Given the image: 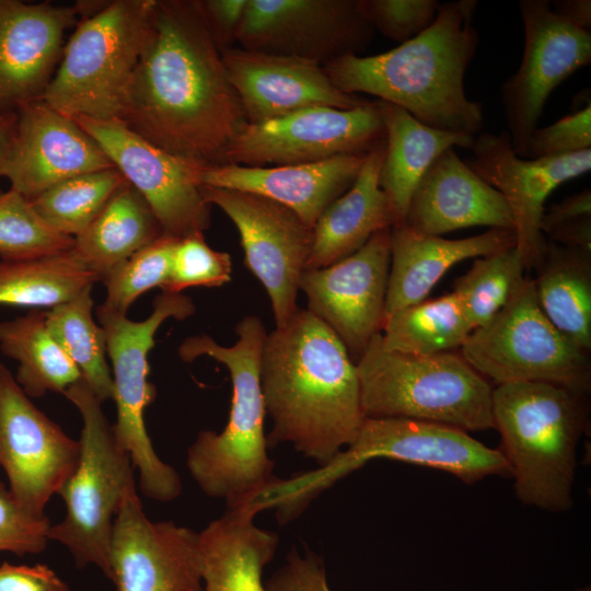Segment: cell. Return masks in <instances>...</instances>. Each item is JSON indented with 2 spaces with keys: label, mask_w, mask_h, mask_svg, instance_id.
Instances as JSON below:
<instances>
[{
  "label": "cell",
  "mask_w": 591,
  "mask_h": 591,
  "mask_svg": "<svg viewBox=\"0 0 591 591\" xmlns=\"http://www.w3.org/2000/svg\"><path fill=\"white\" fill-rule=\"evenodd\" d=\"M116 169L77 175L30 198L38 215L56 231L76 237L126 183Z\"/></svg>",
  "instance_id": "d590c367"
},
{
  "label": "cell",
  "mask_w": 591,
  "mask_h": 591,
  "mask_svg": "<svg viewBox=\"0 0 591 591\" xmlns=\"http://www.w3.org/2000/svg\"><path fill=\"white\" fill-rule=\"evenodd\" d=\"M232 263L227 252L211 248L201 232L178 239L171 273L162 292L182 293L192 287H221L231 280Z\"/></svg>",
  "instance_id": "ab89813d"
},
{
  "label": "cell",
  "mask_w": 591,
  "mask_h": 591,
  "mask_svg": "<svg viewBox=\"0 0 591 591\" xmlns=\"http://www.w3.org/2000/svg\"><path fill=\"white\" fill-rule=\"evenodd\" d=\"M16 127V113H7L0 115V176L4 161L9 153Z\"/></svg>",
  "instance_id": "f907efd6"
},
{
  "label": "cell",
  "mask_w": 591,
  "mask_h": 591,
  "mask_svg": "<svg viewBox=\"0 0 591 591\" xmlns=\"http://www.w3.org/2000/svg\"><path fill=\"white\" fill-rule=\"evenodd\" d=\"M473 329L457 296L451 292L390 315L381 341L391 351L430 356L461 348Z\"/></svg>",
  "instance_id": "d6a6232c"
},
{
  "label": "cell",
  "mask_w": 591,
  "mask_h": 591,
  "mask_svg": "<svg viewBox=\"0 0 591 591\" xmlns=\"http://www.w3.org/2000/svg\"><path fill=\"white\" fill-rule=\"evenodd\" d=\"M589 216H591V190L586 188L545 208L541 219V231L545 235L561 223Z\"/></svg>",
  "instance_id": "7dc6e473"
},
{
  "label": "cell",
  "mask_w": 591,
  "mask_h": 591,
  "mask_svg": "<svg viewBox=\"0 0 591 591\" xmlns=\"http://www.w3.org/2000/svg\"><path fill=\"white\" fill-rule=\"evenodd\" d=\"M144 198L164 234L182 239L210 225L199 175L206 169L155 147L119 120L73 117Z\"/></svg>",
  "instance_id": "9a60e30c"
},
{
  "label": "cell",
  "mask_w": 591,
  "mask_h": 591,
  "mask_svg": "<svg viewBox=\"0 0 591 591\" xmlns=\"http://www.w3.org/2000/svg\"><path fill=\"white\" fill-rule=\"evenodd\" d=\"M513 245L514 231L507 229L449 240L416 232L404 223L393 225L384 321L396 311L424 301L455 264Z\"/></svg>",
  "instance_id": "484cf974"
},
{
  "label": "cell",
  "mask_w": 591,
  "mask_h": 591,
  "mask_svg": "<svg viewBox=\"0 0 591 591\" xmlns=\"http://www.w3.org/2000/svg\"><path fill=\"white\" fill-rule=\"evenodd\" d=\"M391 228L373 234L351 255L304 270L300 291L308 309L327 325L356 363L384 323Z\"/></svg>",
  "instance_id": "ac0fdd59"
},
{
  "label": "cell",
  "mask_w": 591,
  "mask_h": 591,
  "mask_svg": "<svg viewBox=\"0 0 591 591\" xmlns=\"http://www.w3.org/2000/svg\"><path fill=\"white\" fill-rule=\"evenodd\" d=\"M119 121L170 154L225 164L247 119L199 0H157Z\"/></svg>",
  "instance_id": "6da1fadb"
},
{
  "label": "cell",
  "mask_w": 591,
  "mask_h": 591,
  "mask_svg": "<svg viewBox=\"0 0 591 591\" xmlns=\"http://www.w3.org/2000/svg\"><path fill=\"white\" fill-rule=\"evenodd\" d=\"M108 561L117 591H202L198 533L152 522L136 488L114 519Z\"/></svg>",
  "instance_id": "ffe728a7"
},
{
  "label": "cell",
  "mask_w": 591,
  "mask_h": 591,
  "mask_svg": "<svg viewBox=\"0 0 591 591\" xmlns=\"http://www.w3.org/2000/svg\"><path fill=\"white\" fill-rule=\"evenodd\" d=\"M79 459V440L38 409L0 362V466L13 498L28 512L44 515Z\"/></svg>",
  "instance_id": "e0dca14e"
},
{
  "label": "cell",
  "mask_w": 591,
  "mask_h": 591,
  "mask_svg": "<svg viewBox=\"0 0 591 591\" xmlns=\"http://www.w3.org/2000/svg\"><path fill=\"white\" fill-rule=\"evenodd\" d=\"M366 418H408L464 431L494 428L493 386L461 354L384 348L376 334L356 362Z\"/></svg>",
  "instance_id": "ba28073f"
},
{
  "label": "cell",
  "mask_w": 591,
  "mask_h": 591,
  "mask_svg": "<svg viewBox=\"0 0 591 591\" xmlns=\"http://www.w3.org/2000/svg\"><path fill=\"white\" fill-rule=\"evenodd\" d=\"M73 246L74 237L53 229L27 197L11 187L0 190V260L34 259Z\"/></svg>",
  "instance_id": "74e56055"
},
{
  "label": "cell",
  "mask_w": 591,
  "mask_h": 591,
  "mask_svg": "<svg viewBox=\"0 0 591 591\" xmlns=\"http://www.w3.org/2000/svg\"><path fill=\"white\" fill-rule=\"evenodd\" d=\"M199 3L218 46L233 47L247 0H199Z\"/></svg>",
  "instance_id": "f6af8a7d"
},
{
  "label": "cell",
  "mask_w": 591,
  "mask_h": 591,
  "mask_svg": "<svg viewBox=\"0 0 591 591\" xmlns=\"http://www.w3.org/2000/svg\"><path fill=\"white\" fill-rule=\"evenodd\" d=\"M366 155L266 167L227 163L204 169L199 182L269 198L294 211L313 229L327 206L354 184Z\"/></svg>",
  "instance_id": "d4e9b609"
},
{
  "label": "cell",
  "mask_w": 591,
  "mask_h": 591,
  "mask_svg": "<svg viewBox=\"0 0 591 591\" xmlns=\"http://www.w3.org/2000/svg\"><path fill=\"white\" fill-rule=\"evenodd\" d=\"M67 588L48 566L0 564V591H65Z\"/></svg>",
  "instance_id": "bcb514c9"
},
{
  "label": "cell",
  "mask_w": 591,
  "mask_h": 591,
  "mask_svg": "<svg viewBox=\"0 0 591 591\" xmlns=\"http://www.w3.org/2000/svg\"><path fill=\"white\" fill-rule=\"evenodd\" d=\"M374 33L358 0H247L235 44L324 66L364 51Z\"/></svg>",
  "instance_id": "2e32d148"
},
{
  "label": "cell",
  "mask_w": 591,
  "mask_h": 591,
  "mask_svg": "<svg viewBox=\"0 0 591 591\" xmlns=\"http://www.w3.org/2000/svg\"><path fill=\"white\" fill-rule=\"evenodd\" d=\"M96 281L73 248L34 259L0 260V305L51 309Z\"/></svg>",
  "instance_id": "836d02e7"
},
{
  "label": "cell",
  "mask_w": 591,
  "mask_h": 591,
  "mask_svg": "<svg viewBox=\"0 0 591 591\" xmlns=\"http://www.w3.org/2000/svg\"><path fill=\"white\" fill-rule=\"evenodd\" d=\"M259 378L273 420L268 445L291 443L322 466L355 441L366 419L356 363L309 310L267 334Z\"/></svg>",
  "instance_id": "7a4b0ae2"
},
{
  "label": "cell",
  "mask_w": 591,
  "mask_h": 591,
  "mask_svg": "<svg viewBox=\"0 0 591 591\" xmlns=\"http://www.w3.org/2000/svg\"><path fill=\"white\" fill-rule=\"evenodd\" d=\"M82 14L81 1L0 0V115L42 100L59 65L66 32Z\"/></svg>",
  "instance_id": "44dd1931"
},
{
  "label": "cell",
  "mask_w": 591,
  "mask_h": 591,
  "mask_svg": "<svg viewBox=\"0 0 591 591\" xmlns=\"http://www.w3.org/2000/svg\"><path fill=\"white\" fill-rule=\"evenodd\" d=\"M461 355L497 385L547 382L580 394L590 391L589 352L546 317L537 303L533 278L525 277L505 306L468 335Z\"/></svg>",
  "instance_id": "8fae6325"
},
{
  "label": "cell",
  "mask_w": 591,
  "mask_h": 591,
  "mask_svg": "<svg viewBox=\"0 0 591 591\" xmlns=\"http://www.w3.org/2000/svg\"><path fill=\"white\" fill-rule=\"evenodd\" d=\"M157 0L92 1L42 100L69 117L119 120Z\"/></svg>",
  "instance_id": "52a82bcc"
},
{
  "label": "cell",
  "mask_w": 591,
  "mask_h": 591,
  "mask_svg": "<svg viewBox=\"0 0 591 591\" xmlns=\"http://www.w3.org/2000/svg\"><path fill=\"white\" fill-rule=\"evenodd\" d=\"M554 13L571 25L591 32V1L590 0H556L549 2Z\"/></svg>",
  "instance_id": "681fc988"
},
{
  "label": "cell",
  "mask_w": 591,
  "mask_h": 591,
  "mask_svg": "<svg viewBox=\"0 0 591 591\" xmlns=\"http://www.w3.org/2000/svg\"><path fill=\"white\" fill-rule=\"evenodd\" d=\"M475 0L442 3L422 33L389 51L346 55L324 65L333 84L347 94L366 93L394 104L426 126L476 137L483 104L465 94L464 77L479 37L472 21Z\"/></svg>",
  "instance_id": "3957f363"
},
{
  "label": "cell",
  "mask_w": 591,
  "mask_h": 591,
  "mask_svg": "<svg viewBox=\"0 0 591 591\" xmlns=\"http://www.w3.org/2000/svg\"><path fill=\"white\" fill-rule=\"evenodd\" d=\"M438 235L471 227L513 230L502 195L482 179L455 152L443 151L428 167L409 199L403 222Z\"/></svg>",
  "instance_id": "cb8c5ba5"
},
{
  "label": "cell",
  "mask_w": 591,
  "mask_h": 591,
  "mask_svg": "<svg viewBox=\"0 0 591 591\" xmlns=\"http://www.w3.org/2000/svg\"><path fill=\"white\" fill-rule=\"evenodd\" d=\"M237 340L222 346L208 335L186 338L179 358L192 362L209 357L230 372L232 398L228 422L217 433L204 430L187 451V468L209 497L222 499L227 508L248 505L278 477L267 454L264 432L265 403L259 368L267 336L262 320L244 316L235 326Z\"/></svg>",
  "instance_id": "277c9868"
},
{
  "label": "cell",
  "mask_w": 591,
  "mask_h": 591,
  "mask_svg": "<svg viewBox=\"0 0 591 591\" xmlns=\"http://www.w3.org/2000/svg\"><path fill=\"white\" fill-rule=\"evenodd\" d=\"M177 237L162 234L115 267L104 279L106 309L127 314L131 304L152 288L166 285Z\"/></svg>",
  "instance_id": "f35d334b"
},
{
  "label": "cell",
  "mask_w": 591,
  "mask_h": 591,
  "mask_svg": "<svg viewBox=\"0 0 591 591\" xmlns=\"http://www.w3.org/2000/svg\"><path fill=\"white\" fill-rule=\"evenodd\" d=\"M385 139L364 158L354 184L316 220L305 270L327 267L358 251L376 232L396 223L379 184Z\"/></svg>",
  "instance_id": "4316f807"
},
{
  "label": "cell",
  "mask_w": 591,
  "mask_h": 591,
  "mask_svg": "<svg viewBox=\"0 0 591 591\" xmlns=\"http://www.w3.org/2000/svg\"><path fill=\"white\" fill-rule=\"evenodd\" d=\"M591 149L590 102L554 124L536 128L529 141L526 159L555 158Z\"/></svg>",
  "instance_id": "7bdbcfd3"
},
{
  "label": "cell",
  "mask_w": 591,
  "mask_h": 591,
  "mask_svg": "<svg viewBox=\"0 0 591 591\" xmlns=\"http://www.w3.org/2000/svg\"><path fill=\"white\" fill-rule=\"evenodd\" d=\"M491 410L517 498L549 512L569 510L577 445L588 422L587 394L547 382L499 384Z\"/></svg>",
  "instance_id": "5b68a950"
},
{
  "label": "cell",
  "mask_w": 591,
  "mask_h": 591,
  "mask_svg": "<svg viewBox=\"0 0 591 591\" xmlns=\"http://www.w3.org/2000/svg\"><path fill=\"white\" fill-rule=\"evenodd\" d=\"M266 591H331L322 560L312 553L305 556L292 549L286 564L265 586Z\"/></svg>",
  "instance_id": "ee69618b"
},
{
  "label": "cell",
  "mask_w": 591,
  "mask_h": 591,
  "mask_svg": "<svg viewBox=\"0 0 591 591\" xmlns=\"http://www.w3.org/2000/svg\"><path fill=\"white\" fill-rule=\"evenodd\" d=\"M62 394L81 415L80 459L58 491L66 514L50 526L48 538L66 546L79 568L95 565L109 579L114 519L127 494L136 488L135 467L88 384L80 379Z\"/></svg>",
  "instance_id": "9c48e42d"
},
{
  "label": "cell",
  "mask_w": 591,
  "mask_h": 591,
  "mask_svg": "<svg viewBox=\"0 0 591 591\" xmlns=\"http://www.w3.org/2000/svg\"><path fill=\"white\" fill-rule=\"evenodd\" d=\"M194 312L190 298L172 292L159 294L151 314L142 321H132L127 314L111 311L102 304L96 309L112 362L113 401L116 405L114 434L139 472L141 493L157 501L177 498L182 482L177 472L158 456L146 428L144 410L157 395L155 386L148 380V355L163 322L171 317L183 321Z\"/></svg>",
  "instance_id": "30bf717a"
},
{
  "label": "cell",
  "mask_w": 591,
  "mask_h": 591,
  "mask_svg": "<svg viewBox=\"0 0 591 591\" xmlns=\"http://www.w3.org/2000/svg\"><path fill=\"white\" fill-rule=\"evenodd\" d=\"M533 278L537 303L567 338L591 349V253L547 240Z\"/></svg>",
  "instance_id": "4dcf8cb0"
},
{
  "label": "cell",
  "mask_w": 591,
  "mask_h": 591,
  "mask_svg": "<svg viewBox=\"0 0 591 591\" xmlns=\"http://www.w3.org/2000/svg\"><path fill=\"white\" fill-rule=\"evenodd\" d=\"M384 139L376 101L350 109L314 106L245 124L227 150L225 164L266 167L366 155Z\"/></svg>",
  "instance_id": "7c38bea8"
},
{
  "label": "cell",
  "mask_w": 591,
  "mask_h": 591,
  "mask_svg": "<svg viewBox=\"0 0 591 591\" xmlns=\"http://www.w3.org/2000/svg\"><path fill=\"white\" fill-rule=\"evenodd\" d=\"M92 287L45 312L48 333L72 360L82 380L103 403L113 399V379L106 355V337L93 318Z\"/></svg>",
  "instance_id": "e575fe53"
},
{
  "label": "cell",
  "mask_w": 591,
  "mask_h": 591,
  "mask_svg": "<svg viewBox=\"0 0 591 591\" xmlns=\"http://www.w3.org/2000/svg\"><path fill=\"white\" fill-rule=\"evenodd\" d=\"M255 515L248 505L227 508L198 533L202 591H266L262 575L279 537L255 525Z\"/></svg>",
  "instance_id": "83f0119b"
},
{
  "label": "cell",
  "mask_w": 591,
  "mask_h": 591,
  "mask_svg": "<svg viewBox=\"0 0 591 591\" xmlns=\"http://www.w3.org/2000/svg\"><path fill=\"white\" fill-rule=\"evenodd\" d=\"M545 235L561 246L591 253V216L561 223Z\"/></svg>",
  "instance_id": "c3c4849f"
},
{
  "label": "cell",
  "mask_w": 591,
  "mask_h": 591,
  "mask_svg": "<svg viewBox=\"0 0 591 591\" xmlns=\"http://www.w3.org/2000/svg\"><path fill=\"white\" fill-rule=\"evenodd\" d=\"M65 591H73V590H71V589L68 587Z\"/></svg>",
  "instance_id": "f5cc1de1"
},
{
  "label": "cell",
  "mask_w": 591,
  "mask_h": 591,
  "mask_svg": "<svg viewBox=\"0 0 591 591\" xmlns=\"http://www.w3.org/2000/svg\"><path fill=\"white\" fill-rule=\"evenodd\" d=\"M200 190L236 227L244 264L266 289L276 327L286 326L299 310L297 298L313 229L294 211L264 196L206 185Z\"/></svg>",
  "instance_id": "4fadbf2b"
},
{
  "label": "cell",
  "mask_w": 591,
  "mask_h": 591,
  "mask_svg": "<svg viewBox=\"0 0 591 591\" xmlns=\"http://www.w3.org/2000/svg\"><path fill=\"white\" fill-rule=\"evenodd\" d=\"M376 103L385 129L379 184L391 202L395 224H399L415 187L431 163L449 148L471 149L475 137L431 128L394 104Z\"/></svg>",
  "instance_id": "f1b7e54d"
},
{
  "label": "cell",
  "mask_w": 591,
  "mask_h": 591,
  "mask_svg": "<svg viewBox=\"0 0 591 591\" xmlns=\"http://www.w3.org/2000/svg\"><path fill=\"white\" fill-rule=\"evenodd\" d=\"M2 176L28 199L70 177L115 167L72 118L36 100L16 111Z\"/></svg>",
  "instance_id": "7402d4cb"
},
{
  "label": "cell",
  "mask_w": 591,
  "mask_h": 591,
  "mask_svg": "<svg viewBox=\"0 0 591 591\" xmlns=\"http://www.w3.org/2000/svg\"><path fill=\"white\" fill-rule=\"evenodd\" d=\"M437 0H358V7L374 31L401 44L426 31L436 20Z\"/></svg>",
  "instance_id": "60d3db41"
},
{
  "label": "cell",
  "mask_w": 591,
  "mask_h": 591,
  "mask_svg": "<svg viewBox=\"0 0 591 591\" xmlns=\"http://www.w3.org/2000/svg\"><path fill=\"white\" fill-rule=\"evenodd\" d=\"M379 457L440 470L470 485L488 476L511 477L499 449L467 431L408 418H366L350 445L317 470L278 478L262 494L260 505L288 522L338 479Z\"/></svg>",
  "instance_id": "8992f818"
},
{
  "label": "cell",
  "mask_w": 591,
  "mask_h": 591,
  "mask_svg": "<svg viewBox=\"0 0 591 591\" xmlns=\"http://www.w3.org/2000/svg\"><path fill=\"white\" fill-rule=\"evenodd\" d=\"M548 0L519 2L524 32L522 60L500 88L514 152L526 159L529 141L552 92L591 62V32L554 13Z\"/></svg>",
  "instance_id": "5bb4252c"
},
{
  "label": "cell",
  "mask_w": 591,
  "mask_h": 591,
  "mask_svg": "<svg viewBox=\"0 0 591 591\" xmlns=\"http://www.w3.org/2000/svg\"><path fill=\"white\" fill-rule=\"evenodd\" d=\"M525 270L522 255L513 245L475 258L470 270L454 281L453 292L474 329L505 306L526 277Z\"/></svg>",
  "instance_id": "8d00e7d4"
},
{
  "label": "cell",
  "mask_w": 591,
  "mask_h": 591,
  "mask_svg": "<svg viewBox=\"0 0 591 591\" xmlns=\"http://www.w3.org/2000/svg\"><path fill=\"white\" fill-rule=\"evenodd\" d=\"M50 526L45 514L35 515L24 509L0 480V552L39 554L49 542Z\"/></svg>",
  "instance_id": "b9f144b4"
},
{
  "label": "cell",
  "mask_w": 591,
  "mask_h": 591,
  "mask_svg": "<svg viewBox=\"0 0 591 591\" xmlns=\"http://www.w3.org/2000/svg\"><path fill=\"white\" fill-rule=\"evenodd\" d=\"M247 123L259 124L314 106L350 109L368 102L338 90L312 60L241 47L221 49Z\"/></svg>",
  "instance_id": "603a6c76"
},
{
  "label": "cell",
  "mask_w": 591,
  "mask_h": 591,
  "mask_svg": "<svg viewBox=\"0 0 591 591\" xmlns=\"http://www.w3.org/2000/svg\"><path fill=\"white\" fill-rule=\"evenodd\" d=\"M0 350L18 361L15 381L28 397L63 393L81 373L48 333L45 312L0 322Z\"/></svg>",
  "instance_id": "1f68e13d"
},
{
  "label": "cell",
  "mask_w": 591,
  "mask_h": 591,
  "mask_svg": "<svg viewBox=\"0 0 591 591\" xmlns=\"http://www.w3.org/2000/svg\"><path fill=\"white\" fill-rule=\"evenodd\" d=\"M471 150L473 155L466 164L502 195L512 215L515 246L526 269H536L547 244L541 231L546 199L563 183L590 171L591 149L524 159L514 152L509 134L501 131L479 134Z\"/></svg>",
  "instance_id": "d6986e66"
},
{
  "label": "cell",
  "mask_w": 591,
  "mask_h": 591,
  "mask_svg": "<svg viewBox=\"0 0 591 591\" xmlns=\"http://www.w3.org/2000/svg\"><path fill=\"white\" fill-rule=\"evenodd\" d=\"M573 591H591L590 587H583V588H580V589H576Z\"/></svg>",
  "instance_id": "816d5d0a"
},
{
  "label": "cell",
  "mask_w": 591,
  "mask_h": 591,
  "mask_svg": "<svg viewBox=\"0 0 591 591\" xmlns=\"http://www.w3.org/2000/svg\"><path fill=\"white\" fill-rule=\"evenodd\" d=\"M163 230L144 198L126 182L96 218L74 237L73 251L99 281Z\"/></svg>",
  "instance_id": "f546056e"
}]
</instances>
